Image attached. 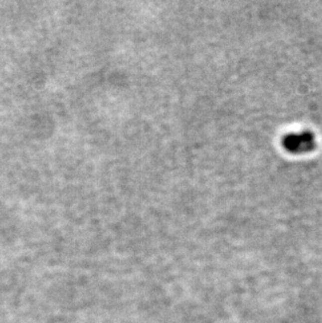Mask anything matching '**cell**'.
I'll list each match as a JSON object with an SVG mask.
<instances>
[{"mask_svg":"<svg viewBox=\"0 0 322 323\" xmlns=\"http://www.w3.org/2000/svg\"><path fill=\"white\" fill-rule=\"evenodd\" d=\"M285 148L295 154L306 153L312 151L315 147L314 136L311 133H299L286 136L284 141Z\"/></svg>","mask_w":322,"mask_h":323,"instance_id":"1","label":"cell"}]
</instances>
